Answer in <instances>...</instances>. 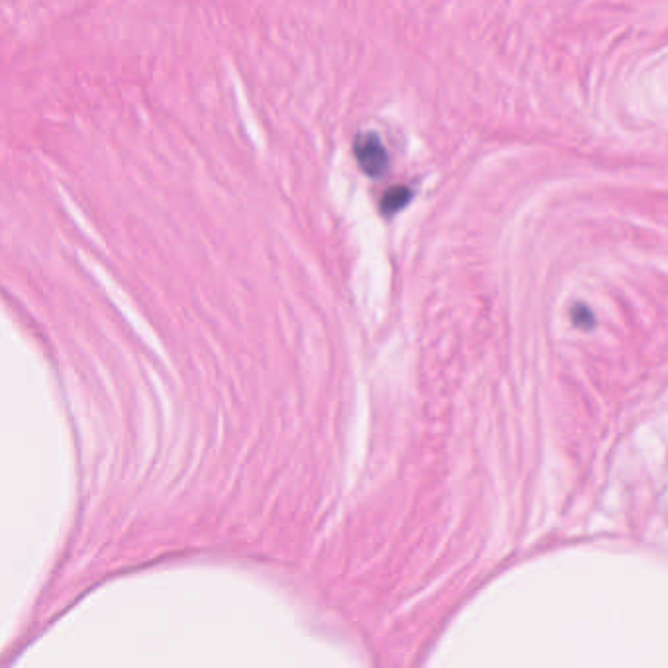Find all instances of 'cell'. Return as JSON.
<instances>
[{
	"label": "cell",
	"instance_id": "cell-1",
	"mask_svg": "<svg viewBox=\"0 0 668 668\" xmlns=\"http://www.w3.org/2000/svg\"><path fill=\"white\" fill-rule=\"evenodd\" d=\"M353 151H355L361 171H363L370 179L383 177V175L388 171V167H391L386 147L383 145V142H380V137L375 132L359 134L355 139Z\"/></svg>",
	"mask_w": 668,
	"mask_h": 668
},
{
	"label": "cell",
	"instance_id": "cell-2",
	"mask_svg": "<svg viewBox=\"0 0 668 668\" xmlns=\"http://www.w3.org/2000/svg\"><path fill=\"white\" fill-rule=\"evenodd\" d=\"M410 200H412V189L394 187L388 190L383 198H380V212H383L384 216H394L396 212L406 208Z\"/></svg>",
	"mask_w": 668,
	"mask_h": 668
}]
</instances>
